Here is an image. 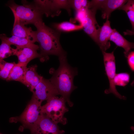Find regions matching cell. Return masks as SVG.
Masks as SVG:
<instances>
[{
	"instance_id": "1",
	"label": "cell",
	"mask_w": 134,
	"mask_h": 134,
	"mask_svg": "<svg viewBox=\"0 0 134 134\" xmlns=\"http://www.w3.org/2000/svg\"><path fill=\"white\" fill-rule=\"evenodd\" d=\"M58 57L59 67L53 72L50 71L52 76L49 80L59 95L64 99L69 106L72 107L73 104L70 100L69 97L72 92L77 88L74 86L73 83L74 78L78 74L77 69L68 64L66 54Z\"/></svg>"
},
{
	"instance_id": "2",
	"label": "cell",
	"mask_w": 134,
	"mask_h": 134,
	"mask_svg": "<svg viewBox=\"0 0 134 134\" xmlns=\"http://www.w3.org/2000/svg\"><path fill=\"white\" fill-rule=\"evenodd\" d=\"M34 25L37 29L36 36L37 42L39 44L41 62L47 60L49 55L59 57L66 54L60 43V32L47 26L42 20L36 22Z\"/></svg>"
},
{
	"instance_id": "3",
	"label": "cell",
	"mask_w": 134,
	"mask_h": 134,
	"mask_svg": "<svg viewBox=\"0 0 134 134\" xmlns=\"http://www.w3.org/2000/svg\"><path fill=\"white\" fill-rule=\"evenodd\" d=\"M22 2V5H19L14 1L10 0L6 4L13 14L17 16L21 23L24 25L31 24L34 25L42 20L43 14L34 3H29L26 0H23Z\"/></svg>"
},
{
	"instance_id": "4",
	"label": "cell",
	"mask_w": 134,
	"mask_h": 134,
	"mask_svg": "<svg viewBox=\"0 0 134 134\" xmlns=\"http://www.w3.org/2000/svg\"><path fill=\"white\" fill-rule=\"evenodd\" d=\"M66 102L62 96L60 98L57 96L53 97L47 100L45 104L41 106V113L56 123L65 125L67 120L64 115L68 111L66 105Z\"/></svg>"
},
{
	"instance_id": "5",
	"label": "cell",
	"mask_w": 134,
	"mask_h": 134,
	"mask_svg": "<svg viewBox=\"0 0 134 134\" xmlns=\"http://www.w3.org/2000/svg\"><path fill=\"white\" fill-rule=\"evenodd\" d=\"M41 103L32 97L21 115L19 117L12 118L10 121L11 122H20L23 128L30 130L36 123L42 114L40 111Z\"/></svg>"
},
{
	"instance_id": "6",
	"label": "cell",
	"mask_w": 134,
	"mask_h": 134,
	"mask_svg": "<svg viewBox=\"0 0 134 134\" xmlns=\"http://www.w3.org/2000/svg\"><path fill=\"white\" fill-rule=\"evenodd\" d=\"M105 68V71L109 82V88L106 89L104 93L106 94L112 93L116 97L122 99L126 100V98L121 95L117 91L114 84V79L116 74V67L114 51L110 53L102 52Z\"/></svg>"
},
{
	"instance_id": "7",
	"label": "cell",
	"mask_w": 134,
	"mask_h": 134,
	"mask_svg": "<svg viewBox=\"0 0 134 134\" xmlns=\"http://www.w3.org/2000/svg\"><path fill=\"white\" fill-rule=\"evenodd\" d=\"M30 130L32 134H64L65 132L60 129L57 123L43 114Z\"/></svg>"
},
{
	"instance_id": "8",
	"label": "cell",
	"mask_w": 134,
	"mask_h": 134,
	"mask_svg": "<svg viewBox=\"0 0 134 134\" xmlns=\"http://www.w3.org/2000/svg\"><path fill=\"white\" fill-rule=\"evenodd\" d=\"M32 92L33 93L32 97L41 103L59 95L56 89L49 80L43 77Z\"/></svg>"
},
{
	"instance_id": "9",
	"label": "cell",
	"mask_w": 134,
	"mask_h": 134,
	"mask_svg": "<svg viewBox=\"0 0 134 134\" xmlns=\"http://www.w3.org/2000/svg\"><path fill=\"white\" fill-rule=\"evenodd\" d=\"M96 12L88 8L83 17L79 22L82 25L84 32L96 43L100 27L96 20Z\"/></svg>"
},
{
	"instance_id": "10",
	"label": "cell",
	"mask_w": 134,
	"mask_h": 134,
	"mask_svg": "<svg viewBox=\"0 0 134 134\" xmlns=\"http://www.w3.org/2000/svg\"><path fill=\"white\" fill-rule=\"evenodd\" d=\"M13 15L14 19L12 35L26 39L34 43L37 42L35 31H33L31 27H27L21 23L17 16L14 14Z\"/></svg>"
},
{
	"instance_id": "11",
	"label": "cell",
	"mask_w": 134,
	"mask_h": 134,
	"mask_svg": "<svg viewBox=\"0 0 134 134\" xmlns=\"http://www.w3.org/2000/svg\"><path fill=\"white\" fill-rule=\"evenodd\" d=\"M113 31L111 28L110 22L106 20L100 27L96 43L99 47L102 52H105L110 46L109 39Z\"/></svg>"
},
{
	"instance_id": "12",
	"label": "cell",
	"mask_w": 134,
	"mask_h": 134,
	"mask_svg": "<svg viewBox=\"0 0 134 134\" xmlns=\"http://www.w3.org/2000/svg\"><path fill=\"white\" fill-rule=\"evenodd\" d=\"M13 55L16 56L18 59V63L26 66L32 60L37 58H40L39 53L37 50L28 47H16L12 48Z\"/></svg>"
},
{
	"instance_id": "13",
	"label": "cell",
	"mask_w": 134,
	"mask_h": 134,
	"mask_svg": "<svg viewBox=\"0 0 134 134\" xmlns=\"http://www.w3.org/2000/svg\"><path fill=\"white\" fill-rule=\"evenodd\" d=\"M37 65H34L27 67L24 76L21 82L26 86L31 92L43 77L37 72Z\"/></svg>"
},
{
	"instance_id": "14",
	"label": "cell",
	"mask_w": 134,
	"mask_h": 134,
	"mask_svg": "<svg viewBox=\"0 0 134 134\" xmlns=\"http://www.w3.org/2000/svg\"><path fill=\"white\" fill-rule=\"evenodd\" d=\"M0 39L1 41L6 42L10 45H14L16 47H28L37 50L39 49L38 45L30 40L15 35L8 37L5 34H0Z\"/></svg>"
},
{
	"instance_id": "15",
	"label": "cell",
	"mask_w": 134,
	"mask_h": 134,
	"mask_svg": "<svg viewBox=\"0 0 134 134\" xmlns=\"http://www.w3.org/2000/svg\"><path fill=\"white\" fill-rule=\"evenodd\" d=\"M127 1L126 0H105L100 9L102 10V18L108 20L112 12L118 9Z\"/></svg>"
},
{
	"instance_id": "16",
	"label": "cell",
	"mask_w": 134,
	"mask_h": 134,
	"mask_svg": "<svg viewBox=\"0 0 134 134\" xmlns=\"http://www.w3.org/2000/svg\"><path fill=\"white\" fill-rule=\"evenodd\" d=\"M109 40L114 42L117 46L124 49L125 56L130 51L131 49L134 48V43L127 40L115 29H113Z\"/></svg>"
},
{
	"instance_id": "17",
	"label": "cell",
	"mask_w": 134,
	"mask_h": 134,
	"mask_svg": "<svg viewBox=\"0 0 134 134\" xmlns=\"http://www.w3.org/2000/svg\"><path fill=\"white\" fill-rule=\"evenodd\" d=\"M71 8L70 0H51L50 10L52 17L59 15L62 9H66L70 15Z\"/></svg>"
},
{
	"instance_id": "18",
	"label": "cell",
	"mask_w": 134,
	"mask_h": 134,
	"mask_svg": "<svg viewBox=\"0 0 134 134\" xmlns=\"http://www.w3.org/2000/svg\"><path fill=\"white\" fill-rule=\"evenodd\" d=\"M27 68L26 66L18 63L16 64L11 69L6 81H15L21 82Z\"/></svg>"
},
{
	"instance_id": "19",
	"label": "cell",
	"mask_w": 134,
	"mask_h": 134,
	"mask_svg": "<svg viewBox=\"0 0 134 134\" xmlns=\"http://www.w3.org/2000/svg\"><path fill=\"white\" fill-rule=\"evenodd\" d=\"M52 26L54 29L61 33L69 32L83 29V26L81 24L75 25L71 22L68 21L54 23L52 25Z\"/></svg>"
},
{
	"instance_id": "20",
	"label": "cell",
	"mask_w": 134,
	"mask_h": 134,
	"mask_svg": "<svg viewBox=\"0 0 134 134\" xmlns=\"http://www.w3.org/2000/svg\"><path fill=\"white\" fill-rule=\"evenodd\" d=\"M119 9L124 11L126 13L132 26V29H134V0H128L124 5Z\"/></svg>"
},
{
	"instance_id": "21",
	"label": "cell",
	"mask_w": 134,
	"mask_h": 134,
	"mask_svg": "<svg viewBox=\"0 0 134 134\" xmlns=\"http://www.w3.org/2000/svg\"><path fill=\"white\" fill-rule=\"evenodd\" d=\"M16 64L14 62L10 63L4 60H0V79L6 80L11 69Z\"/></svg>"
},
{
	"instance_id": "22",
	"label": "cell",
	"mask_w": 134,
	"mask_h": 134,
	"mask_svg": "<svg viewBox=\"0 0 134 134\" xmlns=\"http://www.w3.org/2000/svg\"><path fill=\"white\" fill-rule=\"evenodd\" d=\"M130 78V74L127 72L116 74L114 79V84L115 86L117 85L124 87L129 82Z\"/></svg>"
},
{
	"instance_id": "23",
	"label": "cell",
	"mask_w": 134,
	"mask_h": 134,
	"mask_svg": "<svg viewBox=\"0 0 134 134\" xmlns=\"http://www.w3.org/2000/svg\"><path fill=\"white\" fill-rule=\"evenodd\" d=\"M12 48L11 45L7 42L1 41L0 45V60L13 55Z\"/></svg>"
},
{
	"instance_id": "24",
	"label": "cell",
	"mask_w": 134,
	"mask_h": 134,
	"mask_svg": "<svg viewBox=\"0 0 134 134\" xmlns=\"http://www.w3.org/2000/svg\"><path fill=\"white\" fill-rule=\"evenodd\" d=\"M89 1L87 0H70L71 8L76 11L88 8Z\"/></svg>"
},
{
	"instance_id": "25",
	"label": "cell",
	"mask_w": 134,
	"mask_h": 134,
	"mask_svg": "<svg viewBox=\"0 0 134 134\" xmlns=\"http://www.w3.org/2000/svg\"><path fill=\"white\" fill-rule=\"evenodd\" d=\"M105 0H93L89 1L88 8L96 11L98 9H100Z\"/></svg>"
},
{
	"instance_id": "26",
	"label": "cell",
	"mask_w": 134,
	"mask_h": 134,
	"mask_svg": "<svg viewBox=\"0 0 134 134\" xmlns=\"http://www.w3.org/2000/svg\"><path fill=\"white\" fill-rule=\"evenodd\" d=\"M127 59L128 65L131 70L134 71V51H130L125 56Z\"/></svg>"
},
{
	"instance_id": "27",
	"label": "cell",
	"mask_w": 134,
	"mask_h": 134,
	"mask_svg": "<svg viewBox=\"0 0 134 134\" xmlns=\"http://www.w3.org/2000/svg\"><path fill=\"white\" fill-rule=\"evenodd\" d=\"M0 134H1V133H0Z\"/></svg>"
}]
</instances>
